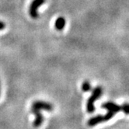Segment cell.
Listing matches in <instances>:
<instances>
[{"instance_id": "obj_8", "label": "cell", "mask_w": 129, "mask_h": 129, "mask_svg": "<svg viewBox=\"0 0 129 129\" xmlns=\"http://www.w3.org/2000/svg\"><path fill=\"white\" fill-rule=\"evenodd\" d=\"M121 107H122V111H124L125 114H129V104H125Z\"/></svg>"}, {"instance_id": "obj_3", "label": "cell", "mask_w": 129, "mask_h": 129, "mask_svg": "<svg viewBox=\"0 0 129 129\" xmlns=\"http://www.w3.org/2000/svg\"><path fill=\"white\" fill-rule=\"evenodd\" d=\"M33 107L38 108L41 110H48V111H51L53 110V106L48 103V102H45L43 100H36L33 103L32 106Z\"/></svg>"}, {"instance_id": "obj_6", "label": "cell", "mask_w": 129, "mask_h": 129, "mask_svg": "<svg viewBox=\"0 0 129 129\" xmlns=\"http://www.w3.org/2000/svg\"><path fill=\"white\" fill-rule=\"evenodd\" d=\"M66 19L62 16H60L56 20V21H55V23H54L55 28H56V30H61L64 29V26H66Z\"/></svg>"}, {"instance_id": "obj_9", "label": "cell", "mask_w": 129, "mask_h": 129, "mask_svg": "<svg viewBox=\"0 0 129 129\" xmlns=\"http://www.w3.org/2000/svg\"><path fill=\"white\" fill-rule=\"evenodd\" d=\"M5 27H6V24H5L3 22L0 21V30H4V29H5Z\"/></svg>"}, {"instance_id": "obj_7", "label": "cell", "mask_w": 129, "mask_h": 129, "mask_svg": "<svg viewBox=\"0 0 129 129\" xmlns=\"http://www.w3.org/2000/svg\"><path fill=\"white\" fill-rule=\"evenodd\" d=\"M91 84L89 83V82L86 80L84 81L83 82H82V90L83 92H88V91H90L91 90Z\"/></svg>"}, {"instance_id": "obj_5", "label": "cell", "mask_w": 129, "mask_h": 129, "mask_svg": "<svg viewBox=\"0 0 129 129\" xmlns=\"http://www.w3.org/2000/svg\"><path fill=\"white\" fill-rule=\"evenodd\" d=\"M102 122H104V116L102 115H97L96 117H93L90 118L89 121H88V125L89 127H93L95 126L96 124H98L100 123H102Z\"/></svg>"}, {"instance_id": "obj_1", "label": "cell", "mask_w": 129, "mask_h": 129, "mask_svg": "<svg viewBox=\"0 0 129 129\" xmlns=\"http://www.w3.org/2000/svg\"><path fill=\"white\" fill-rule=\"evenodd\" d=\"M102 92L103 90L100 86H96L93 89L92 95L88 99L87 104H86V110L89 113H93L95 110L94 102L100 97L101 94H102Z\"/></svg>"}, {"instance_id": "obj_2", "label": "cell", "mask_w": 129, "mask_h": 129, "mask_svg": "<svg viewBox=\"0 0 129 129\" xmlns=\"http://www.w3.org/2000/svg\"><path fill=\"white\" fill-rule=\"evenodd\" d=\"M44 2H45V0H34V1L31 3V4L30 6V9H29V13L32 18L36 19V18L38 16V9L42 4H44Z\"/></svg>"}, {"instance_id": "obj_4", "label": "cell", "mask_w": 129, "mask_h": 129, "mask_svg": "<svg viewBox=\"0 0 129 129\" xmlns=\"http://www.w3.org/2000/svg\"><path fill=\"white\" fill-rule=\"evenodd\" d=\"M102 107L104 109H107V111H111L113 112L114 114H116L117 113H118L119 111L122 110V107L119 106L113 102H107V103H104L102 104Z\"/></svg>"}]
</instances>
